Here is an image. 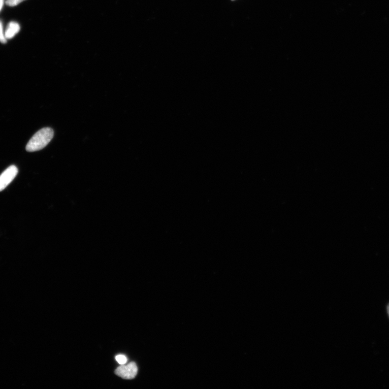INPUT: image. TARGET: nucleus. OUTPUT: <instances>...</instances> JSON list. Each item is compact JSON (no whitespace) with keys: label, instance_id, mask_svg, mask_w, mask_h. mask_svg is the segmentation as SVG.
Wrapping results in <instances>:
<instances>
[{"label":"nucleus","instance_id":"1","mask_svg":"<svg viewBox=\"0 0 389 389\" xmlns=\"http://www.w3.org/2000/svg\"><path fill=\"white\" fill-rule=\"evenodd\" d=\"M54 132L51 128L46 127L38 131L33 136L26 146L29 152L40 151L46 147L53 138Z\"/></svg>","mask_w":389,"mask_h":389},{"label":"nucleus","instance_id":"2","mask_svg":"<svg viewBox=\"0 0 389 389\" xmlns=\"http://www.w3.org/2000/svg\"><path fill=\"white\" fill-rule=\"evenodd\" d=\"M138 368L135 363L131 362L128 365H121L115 371V373L122 379L131 380L137 374Z\"/></svg>","mask_w":389,"mask_h":389},{"label":"nucleus","instance_id":"3","mask_svg":"<svg viewBox=\"0 0 389 389\" xmlns=\"http://www.w3.org/2000/svg\"><path fill=\"white\" fill-rule=\"evenodd\" d=\"M18 173V169L14 165H12L5 170L0 175V192L2 191L15 179Z\"/></svg>","mask_w":389,"mask_h":389},{"label":"nucleus","instance_id":"4","mask_svg":"<svg viewBox=\"0 0 389 389\" xmlns=\"http://www.w3.org/2000/svg\"><path fill=\"white\" fill-rule=\"evenodd\" d=\"M20 31V26L18 22L12 21L8 24L4 32V36L7 40L13 38Z\"/></svg>","mask_w":389,"mask_h":389},{"label":"nucleus","instance_id":"5","mask_svg":"<svg viewBox=\"0 0 389 389\" xmlns=\"http://www.w3.org/2000/svg\"><path fill=\"white\" fill-rule=\"evenodd\" d=\"M115 359L120 364L124 365L127 362V358L126 356L124 355H119L116 356Z\"/></svg>","mask_w":389,"mask_h":389},{"label":"nucleus","instance_id":"6","mask_svg":"<svg viewBox=\"0 0 389 389\" xmlns=\"http://www.w3.org/2000/svg\"><path fill=\"white\" fill-rule=\"evenodd\" d=\"M25 1H26V0H7L6 2H5V4L9 7H15Z\"/></svg>","mask_w":389,"mask_h":389},{"label":"nucleus","instance_id":"7","mask_svg":"<svg viewBox=\"0 0 389 389\" xmlns=\"http://www.w3.org/2000/svg\"><path fill=\"white\" fill-rule=\"evenodd\" d=\"M0 42L3 44L7 43V39L5 38L3 30V24L1 20H0Z\"/></svg>","mask_w":389,"mask_h":389},{"label":"nucleus","instance_id":"8","mask_svg":"<svg viewBox=\"0 0 389 389\" xmlns=\"http://www.w3.org/2000/svg\"><path fill=\"white\" fill-rule=\"evenodd\" d=\"M4 4V0H0V12H1Z\"/></svg>","mask_w":389,"mask_h":389},{"label":"nucleus","instance_id":"9","mask_svg":"<svg viewBox=\"0 0 389 389\" xmlns=\"http://www.w3.org/2000/svg\"><path fill=\"white\" fill-rule=\"evenodd\" d=\"M388 314H389V304L388 305Z\"/></svg>","mask_w":389,"mask_h":389},{"label":"nucleus","instance_id":"10","mask_svg":"<svg viewBox=\"0 0 389 389\" xmlns=\"http://www.w3.org/2000/svg\"><path fill=\"white\" fill-rule=\"evenodd\" d=\"M232 1H233V0H232Z\"/></svg>","mask_w":389,"mask_h":389}]
</instances>
